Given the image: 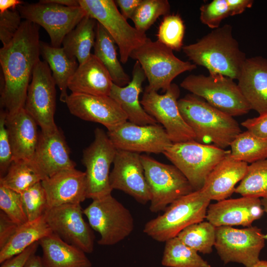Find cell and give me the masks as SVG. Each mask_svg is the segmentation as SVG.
<instances>
[{"label": "cell", "instance_id": "1", "mask_svg": "<svg viewBox=\"0 0 267 267\" xmlns=\"http://www.w3.org/2000/svg\"><path fill=\"white\" fill-rule=\"evenodd\" d=\"M39 28L32 22L23 21L13 39L0 49V104L7 114L24 108L33 72L40 60Z\"/></svg>", "mask_w": 267, "mask_h": 267}, {"label": "cell", "instance_id": "2", "mask_svg": "<svg viewBox=\"0 0 267 267\" xmlns=\"http://www.w3.org/2000/svg\"><path fill=\"white\" fill-rule=\"evenodd\" d=\"M183 52L196 65L209 74H219L237 80L247 58L232 35L229 24L213 29L197 42L183 45Z\"/></svg>", "mask_w": 267, "mask_h": 267}, {"label": "cell", "instance_id": "3", "mask_svg": "<svg viewBox=\"0 0 267 267\" xmlns=\"http://www.w3.org/2000/svg\"><path fill=\"white\" fill-rule=\"evenodd\" d=\"M184 121L194 133L195 141L225 149L242 132L238 122L229 115L192 93L178 100Z\"/></svg>", "mask_w": 267, "mask_h": 267}, {"label": "cell", "instance_id": "4", "mask_svg": "<svg viewBox=\"0 0 267 267\" xmlns=\"http://www.w3.org/2000/svg\"><path fill=\"white\" fill-rule=\"evenodd\" d=\"M211 200L201 190L178 199L144 225L143 232L161 242L175 237L186 227L204 221Z\"/></svg>", "mask_w": 267, "mask_h": 267}, {"label": "cell", "instance_id": "5", "mask_svg": "<svg viewBox=\"0 0 267 267\" xmlns=\"http://www.w3.org/2000/svg\"><path fill=\"white\" fill-rule=\"evenodd\" d=\"M130 57L139 63L148 82L145 89L149 90L165 92L178 76L197 68L194 63L179 59L170 48L149 38Z\"/></svg>", "mask_w": 267, "mask_h": 267}, {"label": "cell", "instance_id": "6", "mask_svg": "<svg viewBox=\"0 0 267 267\" xmlns=\"http://www.w3.org/2000/svg\"><path fill=\"white\" fill-rule=\"evenodd\" d=\"M180 86L232 117L246 114L251 110L237 84L222 74L190 75L183 79Z\"/></svg>", "mask_w": 267, "mask_h": 267}, {"label": "cell", "instance_id": "7", "mask_svg": "<svg viewBox=\"0 0 267 267\" xmlns=\"http://www.w3.org/2000/svg\"><path fill=\"white\" fill-rule=\"evenodd\" d=\"M229 152L215 145L190 140L172 143L163 154L196 191L202 188L210 173Z\"/></svg>", "mask_w": 267, "mask_h": 267}, {"label": "cell", "instance_id": "8", "mask_svg": "<svg viewBox=\"0 0 267 267\" xmlns=\"http://www.w3.org/2000/svg\"><path fill=\"white\" fill-rule=\"evenodd\" d=\"M91 228L100 234V245H114L129 236L134 229L130 211L111 194L92 202L83 209Z\"/></svg>", "mask_w": 267, "mask_h": 267}, {"label": "cell", "instance_id": "9", "mask_svg": "<svg viewBox=\"0 0 267 267\" xmlns=\"http://www.w3.org/2000/svg\"><path fill=\"white\" fill-rule=\"evenodd\" d=\"M140 159L150 192L151 212L164 211L178 199L194 191L175 165L161 163L146 155H140Z\"/></svg>", "mask_w": 267, "mask_h": 267}, {"label": "cell", "instance_id": "10", "mask_svg": "<svg viewBox=\"0 0 267 267\" xmlns=\"http://www.w3.org/2000/svg\"><path fill=\"white\" fill-rule=\"evenodd\" d=\"M79 2L87 15L103 26L112 36L119 47L122 63L125 64L132 53L147 40L145 33L128 23L115 0H79Z\"/></svg>", "mask_w": 267, "mask_h": 267}, {"label": "cell", "instance_id": "11", "mask_svg": "<svg viewBox=\"0 0 267 267\" xmlns=\"http://www.w3.org/2000/svg\"><path fill=\"white\" fill-rule=\"evenodd\" d=\"M22 18L43 27L51 45L60 47L65 37L87 15L81 7H68L47 2L24 3L17 7Z\"/></svg>", "mask_w": 267, "mask_h": 267}, {"label": "cell", "instance_id": "12", "mask_svg": "<svg viewBox=\"0 0 267 267\" xmlns=\"http://www.w3.org/2000/svg\"><path fill=\"white\" fill-rule=\"evenodd\" d=\"M265 245L262 229L257 226L241 229L216 227L214 247L224 264L236 263L245 267H253L260 261V254Z\"/></svg>", "mask_w": 267, "mask_h": 267}, {"label": "cell", "instance_id": "13", "mask_svg": "<svg viewBox=\"0 0 267 267\" xmlns=\"http://www.w3.org/2000/svg\"><path fill=\"white\" fill-rule=\"evenodd\" d=\"M116 151L107 133L96 128L93 141L83 151L82 162L86 169L87 198L93 200L111 194L110 168Z\"/></svg>", "mask_w": 267, "mask_h": 267}, {"label": "cell", "instance_id": "14", "mask_svg": "<svg viewBox=\"0 0 267 267\" xmlns=\"http://www.w3.org/2000/svg\"><path fill=\"white\" fill-rule=\"evenodd\" d=\"M55 86L48 64L40 60L33 72L24 109L44 134H51L58 129L54 121Z\"/></svg>", "mask_w": 267, "mask_h": 267}, {"label": "cell", "instance_id": "15", "mask_svg": "<svg viewBox=\"0 0 267 267\" xmlns=\"http://www.w3.org/2000/svg\"><path fill=\"white\" fill-rule=\"evenodd\" d=\"M180 90L172 83L164 94L145 89L140 103L163 126L173 143L195 140V136L182 117L178 105Z\"/></svg>", "mask_w": 267, "mask_h": 267}, {"label": "cell", "instance_id": "16", "mask_svg": "<svg viewBox=\"0 0 267 267\" xmlns=\"http://www.w3.org/2000/svg\"><path fill=\"white\" fill-rule=\"evenodd\" d=\"M83 214L81 204H67L47 208L44 216L52 233L86 253H91L95 236Z\"/></svg>", "mask_w": 267, "mask_h": 267}, {"label": "cell", "instance_id": "17", "mask_svg": "<svg viewBox=\"0 0 267 267\" xmlns=\"http://www.w3.org/2000/svg\"><path fill=\"white\" fill-rule=\"evenodd\" d=\"M107 134L117 149L136 153H163L173 142L158 124L138 125L126 122Z\"/></svg>", "mask_w": 267, "mask_h": 267}, {"label": "cell", "instance_id": "18", "mask_svg": "<svg viewBox=\"0 0 267 267\" xmlns=\"http://www.w3.org/2000/svg\"><path fill=\"white\" fill-rule=\"evenodd\" d=\"M113 165L109 176L112 189L124 192L140 204L150 202V192L139 153L117 149Z\"/></svg>", "mask_w": 267, "mask_h": 267}, {"label": "cell", "instance_id": "19", "mask_svg": "<svg viewBox=\"0 0 267 267\" xmlns=\"http://www.w3.org/2000/svg\"><path fill=\"white\" fill-rule=\"evenodd\" d=\"M65 103L72 115L85 121L101 124L108 131L128 120L126 113L110 96L71 93Z\"/></svg>", "mask_w": 267, "mask_h": 267}, {"label": "cell", "instance_id": "20", "mask_svg": "<svg viewBox=\"0 0 267 267\" xmlns=\"http://www.w3.org/2000/svg\"><path fill=\"white\" fill-rule=\"evenodd\" d=\"M264 211L259 198L242 196L224 199L210 204L206 219L216 227L242 225L252 226L260 219Z\"/></svg>", "mask_w": 267, "mask_h": 267}, {"label": "cell", "instance_id": "21", "mask_svg": "<svg viewBox=\"0 0 267 267\" xmlns=\"http://www.w3.org/2000/svg\"><path fill=\"white\" fill-rule=\"evenodd\" d=\"M48 208L67 204H81L87 198L85 172L75 168L64 170L42 181Z\"/></svg>", "mask_w": 267, "mask_h": 267}, {"label": "cell", "instance_id": "22", "mask_svg": "<svg viewBox=\"0 0 267 267\" xmlns=\"http://www.w3.org/2000/svg\"><path fill=\"white\" fill-rule=\"evenodd\" d=\"M237 85L251 109L259 115L267 112V58H247L237 79Z\"/></svg>", "mask_w": 267, "mask_h": 267}, {"label": "cell", "instance_id": "23", "mask_svg": "<svg viewBox=\"0 0 267 267\" xmlns=\"http://www.w3.org/2000/svg\"><path fill=\"white\" fill-rule=\"evenodd\" d=\"M70 149L61 130L49 134L40 133L33 160L47 178L67 169L75 168Z\"/></svg>", "mask_w": 267, "mask_h": 267}, {"label": "cell", "instance_id": "24", "mask_svg": "<svg viewBox=\"0 0 267 267\" xmlns=\"http://www.w3.org/2000/svg\"><path fill=\"white\" fill-rule=\"evenodd\" d=\"M248 166L247 163L234 159L230 151L210 173L201 190L211 200L226 199L243 178Z\"/></svg>", "mask_w": 267, "mask_h": 267}, {"label": "cell", "instance_id": "25", "mask_svg": "<svg viewBox=\"0 0 267 267\" xmlns=\"http://www.w3.org/2000/svg\"><path fill=\"white\" fill-rule=\"evenodd\" d=\"M5 126L13 161L33 159L40 135L34 119L23 108L13 114L6 113Z\"/></svg>", "mask_w": 267, "mask_h": 267}, {"label": "cell", "instance_id": "26", "mask_svg": "<svg viewBox=\"0 0 267 267\" xmlns=\"http://www.w3.org/2000/svg\"><path fill=\"white\" fill-rule=\"evenodd\" d=\"M146 78L139 63L136 61L130 83L125 87H119L113 83L109 95L126 113L129 122L141 126L155 125L157 123L145 111L139 100L142 83Z\"/></svg>", "mask_w": 267, "mask_h": 267}, {"label": "cell", "instance_id": "27", "mask_svg": "<svg viewBox=\"0 0 267 267\" xmlns=\"http://www.w3.org/2000/svg\"><path fill=\"white\" fill-rule=\"evenodd\" d=\"M113 84L106 68L93 54L79 66L70 79L72 93L109 96Z\"/></svg>", "mask_w": 267, "mask_h": 267}, {"label": "cell", "instance_id": "28", "mask_svg": "<svg viewBox=\"0 0 267 267\" xmlns=\"http://www.w3.org/2000/svg\"><path fill=\"white\" fill-rule=\"evenodd\" d=\"M42 259L47 267H91V263L81 249L53 233L39 241Z\"/></svg>", "mask_w": 267, "mask_h": 267}, {"label": "cell", "instance_id": "29", "mask_svg": "<svg viewBox=\"0 0 267 267\" xmlns=\"http://www.w3.org/2000/svg\"><path fill=\"white\" fill-rule=\"evenodd\" d=\"M40 52L48 65L52 76L60 91V100L65 102L68 96V82L76 71L79 63L76 58L69 57L62 47H55L40 41Z\"/></svg>", "mask_w": 267, "mask_h": 267}, {"label": "cell", "instance_id": "30", "mask_svg": "<svg viewBox=\"0 0 267 267\" xmlns=\"http://www.w3.org/2000/svg\"><path fill=\"white\" fill-rule=\"evenodd\" d=\"M52 233L44 216L19 225L6 243L0 248V263L19 254Z\"/></svg>", "mask_w": 267, "mask_h": 267}, {"label": "cell", "instance_id": "31", "mask_svg": "<svg viewBox=\"0 0 267 267\" xmlns=\"http://www.w3.org/2000/svg\"><path fill=\"white\" fill-rule=\"evenodd\" d=\"M96 20L87 15L64 38L62 47L67 55L76 58L79 64L91 53L96 37Z\"/></svg>", "mask_w": 267, "mask_h": 267}, {"label": "cell", "instance_id": "32", "mask_svg": "<svg viewBox=\"0 0 267 267\" xmlns=\"http://www.w3.org/2000/svg\"><path fill=\"white\" fill-rule=\"evenodd\" d=\"M115 44L110 34L97 22L93 54L106 68L113 83L118 86L125 87L131 80L118 60Z\"/></svg>", "mask_w": 267, "mask_h": 267}, {"label": "cell", "instance_id": "33", "mask_svg": "<svg viewBox=\"0 0 267 267\" xmlns=\"http://www.w3.org/2000/svg\"><path fill=\"white\" fill-rule=\"evenodd\" d=\"M45 178L33 159H20L12 161L0 185L21 194Z\"/></svg>", "mask_w": 267, "mask_h": 267}, {"label": "cell", "instance_id": "34", "mask_svg": "<svg viewBox=\"0 0 267 267\" xmlns=\"http://www.w3.org/2000/svg\"><path fill=\"white\" fill-rule=\"evenodd\" d=\"M161 264L166 267H211L197 251L177 236L165 242Z\"/></svg>", "mask_w": 267, "mask_h": 267}, {"label": "cell", "instance_id": "35", "mask_svg": "<svg viewBox=\"0 0 267 267\" xmlns=\"http://www.w3.org/2000/svg\"><path fill=\"white\" fill-rule=\"evenodd\" d=\"M230 155L235 159L253 163L267 158V138L246 131L231 142Z\"/></svg>", "mask_w": 267, "mask_h": 267}, {"label": "cell", "instance_id": "36", "mask_svg": "<svg viewBox=\"0 0 267 267\" xmlns=\"http://www.w3.org/2000/svg\"><path fill=\"white\" fill-rule=\"evenodd\" d=\"M177 237L198 252L209 254L215 243L216 227L208 221H203L186 227Z\"/></svg>", "mask_w": 267, "mask_h": 267}, {"label": "cell", "instance_id": "37", "mask_svg": "<svg viewBox=\"0 0 267 267\" xmlns=\"http://www.w3.org/2000/svg\"><path fill=\"white\" fill-rule=\"evenodd\" d=\"M234 192L245 197H267V158L248 165Z\"/></svg>", "mask_w": 267, "mask_h": 267}, {"label": "cell", "instance_id": "38", "mask_svg": "<svg viewBox=\"0 0 267 267\" xmlns=\"http://www.w3.org/2000/svg\"><path fill=\"white\" fill-rule=\"evenodd\" d=\"M185 26L178 14H168L159 25L158 41L172 50L179 51L183 46Z\"/></svg>", "mask_w": 267, "mask_h": 267}, {"label": "cell", "instance_id": "39", "mask_svg": "<svg viewBox=\"0 0 267 267\" xmlns=\"http://www.w3.org/2000/svg\"><path fill=\"white\" fill-rule=\"evenodd\" d=\"M170 8L167 0H142L132 20L137 30L145 33L160 16L169 14Z\"/></svg>", "mask_w": 267, "mask_h": 267}, {"label": "cell", "instance_id": "40", "mask_svg": "<svg viewBox=\"0 0 267 267\" xmlns=\"http://www.w3.org/2000/svg\"><path fill=\"white\" fill-rule=\"evenodd\" d=\"M23 207L28 221L44 216L48 208L46 196L42 182H39L21 193Z\"/></svg>", "mask_w": 267, "mask_h": 267}, {"label": "cell", "instance_id": "41", "mask_svg": "<svg viewBox=\"0 0 267 267\" xmlns=\"http://www.w3.org/2000/svg\"><path fill=\"white\" fill-rule=\"evenodd\" d=\"M0 208L18 225L28 222L22 204L21 194L0 185Z\"/></svg>", "mask_w": 267, "mask_h": 267}, {"label": "cell", "instance_id": "42", "mask_svg": "<svg viewBox=\"0 0 267 267\" xmlns=\"http://www.w3.org/2000/svg\"><path fill=\"white\" fill-rule=\"evenodd\" d=\"M200 11L201 23L212 29L220 27L222 21L230 16L226 0H213L202 5Z\"/></svg>", "mask_w": 267, "mask_h": 267}, {"label": "cell", "instance_id": "43", "mask_svg": "<svg viewBox=\"0 0 267 267\" xmlns=\"http://www.w3.org/2000/svg\"><path fill=\"white\" fill-rule=\"evenodd\" d=\"M21 19L17 9L0 13V40L2 45L13 39L22 23Z\"/></svg>", "mask_w": 267, "mask_h": 267}, {"label": "cell", "instance_id": "44", "mask_svg": "<svg viewBox=\"0 0 267 267\" xmlns=\"http://www.w3.org/2000/svg\"><path fill=\"white\" fill-rule=\"evenodd\" d=\"M6 113L0 112V178L3 177L13 161L12 152L5 126Z\"/></svg>", "mask_w": 267, "mask_h": 267}, {"label": "cell", "instance_id": "45", "mask_svg": "<svg viewBox=\"0 0 267 267\" xmlns=\"http://www.w3.org/2000/svg\"><path fill=\"white\" fill-rule=\"evenodd\" d=\"M241 125L254 134L267 138V112L258 117L246 120Z\"/></svg>", "mask_w": 267, "mask_h": 267}, {"label": "cell", "instance_id": "46", "mask_svg": "<svg viewBox=\"0 0 267 267\" xmlns=\"http://www.w3.org/2000/svg\"><path fill=\"white\" fill-rule=\"evenodd\" d=\"M39 245V241L35 242L22 253L0 264V267H24L28 259L36 254Z\"/></svg>", "mask_w": 267, "mask_h": 267}, {"label": "cell", "instance_id": "47", "mask_svg": "<svg viewBox=\"0 0 267 267\" xmlns=\"http://www.w3.org/2000/svg\"><path fill=\"white\" fill-rule=\"evenodd\" d=\"M19 225L13 222L3 212L0 213V248H2L15 232Z\"/></svg>", "mask_w": 267, "mask_h": 267}, {"label": "cell", "instance_id": "48", "mask_svg": "<svg viewBox=\"0 0 267 267\" xmlns=\"http://www.w3.org/2000/svg\"><path fill=\"white\" fill-rule=\"evenodd\" d=\"M142 0H116L115 2L121 11L123 16L127 20L132 19Z\"/></svg>", "mask_w": 267, "mask_h": 267}, {"label": "cell", "instance_id": "49", "mask_svg": "<svg viewBox=\"0 0 267 267\" xmlns=\"http://www.w3.org/2000/svg\"><path fill=\"white\" fill-rule=\"evenodd\" d=\"M230 16L243 13L246 8L251 7L252 0H226Z\"/></svg>", "mask_w": 267, "mask_h": 267}, {"label": "cell", "instance_id": "50", "mask_svg": "<svg viewBox=\"0 0 267 267\" xmlns=\"http://www.w3.org/2000/svg\"><path fill=\"white\" fill-rule=\"evenodd\" d=\"M24 3V2L20 0H0V13L4 12L7 10L16 9L18 5Z\"/></svg>", "mask_w": 267, "mask_h": 267}, {"label": "cell", "instance_id": "51", "mask_svg": "<svg viewBox=\"0 0 267 267\" xmlns=\"http://www.w3.org/2000/svg\"><path fill=\"white\" fill-rule=\"evenodd\" d=\"M24 267H47L42 257L36 254L32 255L27 260Z\"/></svg>", "mask_w": 267, "mask_h": 267}, {"label": "cell", "instance_id": "52", "mask_svg": "<svg viewBox=\"0 0 267 267\" xmlns=\"http://www.w3.org/2000/svg\"><path fill=\"white\" fill-rule=\"evenodd\" d=\"M44 1L68 7L81 6L79 0H44Z\"/></svg>", "mask_w": 267, "mask_h": 267}, {"label": "cell", "instance_id": "53", "mask_svg": "<svg viewBox=\"0 0 267 267\" xmlns=\"http://www.w3.org/2000/svg\"><path fill=\"white\" fill-rule=\"evenodd\" d=\"M262 206L264 209V212L267 213V197L263 198L261 199ZM264 238L265 239H267V234H264Z\"/></svg>", "mask_w": 267, "mask_h": 267}, {"label": "cell", "instance_id": "54", "mask_svg": "<svg viewBox=\"0 0 267 267\" xmlns=\"http://www.w3.org/2000/svg\"><path fill=\"white\" fill-rule=\"evenodd\" d=\"M253 267H267V261L265 260H260Z\"/></svg>", "mask_w": 267, "mask_h": 267}]
</instances>
